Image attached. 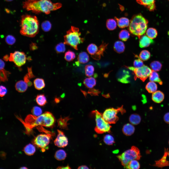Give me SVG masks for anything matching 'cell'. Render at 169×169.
Returning <instances> with one entry per match:
<instances>
[{"label":"cell","instance_id":"cell-28","mask_svg":"<svg viewBox=\"0 0 169 169\" xmlns=\"http://www.w3.org/2000/svg\"><path fill=\"white\" fill-rule=\"evenodd\" d=\"M146 88L148 92L150 93H153L157 91V86L154 82L150 81L146 84Z\"/></svg>","mask_w":169,"mask_h":169},{"label":"cell","instance_id":"cell-16","mask_svg":"<svg viewBox=\"0 0 169 169\" xmlns=\"http://www.w3.org/2000/svg\"><path fill=\"white\" fill-rule=\"evenodd\" d=\"M154 42L152 39L146 35H144L141 37L139 42V46L141 48L147 47Z\"/></svg>","mask_w":169,"mask_h":169},{"label":"cell","instance_id":"cell-48","mask_svg":"<svg viewBox=\"0 0 169 169\" xmlns=\"http://www.w3.org/2000/svg\"><path fill=\"white\" fill-rule=\"evenodd\" d=\"M0 96L2 97L4 96L7 92V90L4 86L1 85L0 86Z\"/></svg>","mask_w":169,"mask_h":169},{"label":"cell","instance_id":"cell-12","mask_svg":"<svg viewBox=\"0 0 169 169\" xmlns=\"http://www.w3.org/2000/svg\"><path fill=\"white\" fill-rule=\"evenodd\" d=\"M57 131L58 134L54 141V144L58 147H64L68 144V139L62 131L58 130Z\"/></svg>","mask_w":169,"mask_h":169},{"label":"cell","instance_id":"cell-9","mask_svg":"<svg viewBox=\"0 0 169 169\" xmlns=\"http://www.w3.org/2000/svg\"><path fill=\"white\" fill-rule=\"evenodd\" d=\"M121 108H109L105 110L102 114L104 119L110 124H115L118 120L117 115Z\"/></svg>","mask_w":169,"mask_h":169},{"label":"cell","instance_id":"cell-43","mask_svg":"<svg viewBox=\"0 0 169 169\" xmlns=\"http://www.w3.org/2000/svg\"><path fill=\"white\" fill-rule=\"evenodd\" d=\"M65 44L64 43L60 42L56 45L55 50L57 53H64L65 51L66 48Z\"/></svg>","mask_w":169,"mask_h":169},{"label":"cell","instance_id":"cell-35","mask_svg":"<svg viewBox=\"0 0 169 169\" xmlns=\"http://www.w3.org/2000/svg\"><path fill=\"white\" fill-rule=\"evenodd\" d=\"M130 34L128 31L126 30H121L119 34V38L122 41H126L129 38Z\"/></svg>","mask_w":169,"mask_h":169},{"label":"cell","instance_id":"cell-46","mask_svg":"<svg viewBox=\"0 0 169 169\" xmlns=\"http://www.w3.org/2000/svg\"><path fill=\"white\" fill-rule=\"evenodd\" d=\"M31 112L33 115L36 116H38L42 114V110L40 107L35 106L32 108Z\"/></svg>","mask_w":169,"mask_h":169},{"label":"cell","instance_id":"cell-21","mask_svg":"<svg viewBox=\"0 0 169 169\" xmlns=\"http://www.w3.org/2000/svg\"><path fill=\"white\" fill-rule=\"evenodd\" d=\"M117 21V24L118 26L121 28H124L128 27L129 25L130 22L128 19L122 17L119 19L115 17Z\"/></svg>","mask_w":169,"mask_h":169},{"label":"cell","instance_id":"cell-53","mask_svg":"<svg viewBox=\"0 0 169 169\" xmlns=\"http://www.w3.org/2000/svg\"><path fill=\"white\" fill-rule=\"evenodd\" d=\"M5 63L4 61L1 59L0 60V69H4L5 66Z\"/></svg>","mask_w":169,"mask_h":169},{"label":"cell","instance_id":"cell-23","mask_svg":"<svg viewBox=\"0 0 169 169\" xmlns=\"http://www.w3.org/2000/svg\"><path fill=\"white\" fill-rule=\"evenodd\" d=\"M83 83L87 88H92L96 85V81L94 78L90 77L84 79L83 81Z\"/></svg>","mask_w":169,"mask_h":169},{"label":"cell","instance_id":"cell-3","mask_svg":"<svg viewBox=\"0 0 169 169\" xmlns=\"http://www.w3.org/2000/svg\"><path fill=\"white\" fill-rule=\"evenodd\" d=\"M56 121L53 114L49 111H46L38 116L29 115L25 119V123L29 128H32L38 126L47 127H52Z\"/></svg>","mask_w":169,"mask_h":169},{"label":"cell","instance_id":"cell-26","mask_svg":"<svg viewBox=\"0 0 169 169\" xmlns=\"http://www.w3.org/2000/svg\"><path fill=\"white\" fill-rule=\"evenodd\" d=\"M23 150L27 155H31L33 154L35 152L36 149L33 145L29 143L24 147Z\"/></svg>","mask_w":169,"mask_h":169},{"label":"cell","instance_id":"cell-56","mask_svg":"<svg viewBox=\"0 0 169 169\" xmlns=\"http://www.w3.org/2000/svg\"><path fill=\"white\" fill-rule=\"evenodd\" d=\"M4 60L6 61H7L8 60H9V57L7 55H6L4 57Z\"/></svg>","mask_w":169,"mask_h":169},{"label":"cell","instance_id":"cell-10","mask_svg":"<svg viewBox=\"0 0 169 169\" xmlns=\"http://www.w3.org/2000/svg\"><path fill=\"white\" fill-rule=\"evenodd\" d=\"M9 57V61L13 62L15 65L18 67L24 64L26 61V56L23 52L15 51L13 53H11Z\"/></svg>","mask_w":169,"mask_h":169},{"label":"cell","instance_id":"cell-50","mask_svg":"<svg viewBox=\"0 0 169 169\" xmlns=\"http://www.w3.org/2000/svg\"><path fill=\"white\" fill-rule=\"evenodd\" d=\"M28 73L27 74L30 79L35 77L34 75L33 74L31 68H28Z\"/></svg>","mask_w":169,"mask_h":169},{"label":"cell","instance_id":"cell-25","mask_svg":"<svg viewBox=\"0 0 169 169\" xmlns=\"http://www.w3.org/2000/svg\"><path fill=\"white\" fill-rule=\"evenodd\" d=\"M149 77L150 81L158 83L160 85L162 84V82L158 74L156 71L152 70Z\"/></svg>","mask_w":169,"mask_h":169},{"label":"cell","instance_id":"cell-8","mask_svg":"<svg viewBox=\"0 0 169 169\" xmlns=\"http://www.w3.org/2000/svg\"><path fill=\"white\" fill-rule=\"evenodd\" d=\"M125 67L133 72L135 79L139 78L143 81L149 77L152 71V70L150 68L144 65L138 68L132 66Z\"/></svg>","mask_w":169,"mask_h":169},{"label":"cell","instance_id":"cell-38","mask_svg":"<svg viewBox=\"0 0 169 169\" xmlns=\"http://www.w3.org/2000/svg\"><path fill=\"white\" fill-rule=\"evenodd\" d=\"M75 53L73 51L69 50L66 52L65 54L64 58L67 61L70 62L73 61L75 58Z\"/></svg>","mask_w":169,"mask_h":169},{"label":"cell","instance_id":"cell-37","mask_svg":"<svg viewBox=\"0 0 169 169\" xmlns=\"http://www.w3.org/2000/svg\"><path fill=\"white\" fill-rule=\"evenodd\" d=\"M146 35L151 39H154L157 37V31L155 28H150L146 31Z\"/></svg>","mask_w":169,"mask_h":169},{"label":"cell","instance_id":"cell-30","mask_svg":"<svg viewBox=\"0 0 169 169\" xmlns=\"http://www.w3.org/2000/svg\"><path fill=\"white\" fill-rule=\"evenodd\" d=\"M36 100L37 104L41 106H44L47 103L46 98L43 94L38 95L36 97Z\"/></svg>","mask_w":169,"mask_h":169},{"label":"cell","instance_id":"cell-18","mask_svg":"<svg viewBox=\"0 0 169 169\" xmlns=\"http://www.w3.org/2000/svg\"><path fill=\"white\" fill-rule=\"evenodd\" d=\"M70 119L69 116L64 118L61 116L60 118L57 120L58 126L61 129L68 130L67 122Z\"/></svg>","mask_w":169,"mask_h":169},{"label":"cell","instance_id":"cell-52","mask_svg":"<svg viewBox=\"0 0 169 169\" xmlns=\"http://www.w3.org/2000/svg\"><path fill=\"white\" fill-rule=\"evenodd\" d=\"M30 46V49L31 50H34L38 49V47L35 43H32Z\"/></svg>","mask_w":169,"mask_h":169},{"label":"cell","instance_id":"cell-54","mask_svg":"<svg viewBox=\"0 0 169 169\" xmlns=\"http://www.w3.org/2000/svg\"><path fill=\"white\" fill-rule=\"evenodd\" d=\"M57 169H71V168L68 165L66 166H59L57 168Z\"/></svg>","mask_w":169,"mask_h":169},{"label":"cell","instance_id":"cell-17","mask_svg":"<svg viewBox=\"0 0 169 169\" xmlns=\"http://www.w3.org/2000/svg\"><path fill=\"white\" fill-rule=\"evenodd\" d=\"M164 95L163 92L160 91H156L153 93L152 95V100L155 102L159 103L163 100Z\"/></svg>","mask_w":169,"mask_h":169},{"label":"cell","instance_id":"cell-51","mask_svg":"<svg viewBox=\"0 0 169 169\" xmlns=\"http://www.w3.org/2000/svg\"><path fill=\"white\" fill-rule=\"evenodd\" d=\"M164 120L167 123L169 124V112L166 113L164 115Z\"/></svg>","mask_w":169,"mask_h":169},{"label":"cell","instance_id":"cell-60","mask_svg":"<svg viewBox=\"0 0 169 169\" xmlns=\"http://www.w3.org/2000/svg\"></svg>","mask_w":169,"mask_h":169},{"label":"cell","instance_id":"cell-1","mask_svg":"<svg viewBox=\"0 0 169 169\" xmlns=\"http://www.w3.org/2000/svg\"><path fill=\"white\" fill-rule=\"evenodd\" d=\"M23 8L36 14L43 13L48 15L51 11L61 8V4L54 3L51 0H26L23 2Z\"/></svg>","mask_w":169,"mask_h":169},{"label":"cell","instance_id":"cell-45","mask_svg":"<svg viewBox=\"0 0 169 169\" xmlns=\"http://www.w3.org/2000/svg\"><path fill=\"white\" fill-rule=\"evenodd\" d=\"M135 57H137L138 59H135L134 61L133 65L134 67L138 68L144 65L143 62L139 56L136 55H135Z\"/></svg>","mask_w":169,"mask_h":169},{"label":"cell","instance_id":"cell-2","mask_svg":"<svg viewBox=\"0 0 169 169\" xmlns=\"http://www.w3.org/2000/svg\"><path fill=\"white\" fill-rule=\"evenodd\" d=\"M39 22L35 16L25 14L21 16L20 32L22 35L33 37L38 32Z\"/></svg>","mask_w":169,"mask_h":169},{"label":"cell","instance_id":"cell-15","mask_svg":"<svg viewBox=\"0 0 169 169\" xmlns=\"http://www.w3.org/2000/svg\"><path fill=\"white\" fill-rule=\"evenodd\" d=\"M130 77L129 72L125 70H123L118 73L117 77L119 81L126 83L130 82L129 78Z\"/></svg>","mask_w":169,"mask_h":169},{"label":"cell","instance_id":"cell-34","mask_svg":"<svg viewBox=\"0 0 169 169\" xmlns=\"http://www.w3.org/2000/svg\"><path fill=\"white\" fill-rule=\"evenodd\" d=\"M98 47L95 44L91 43L88 46L87 50L88 53L91 55V56L95 54L97 52Z\"/></svg>","mask_w":169,"mask_h":169},{"label":"cell","instance_id":"cell-24","mask_svg":"<svg viewBox=\"0 0 169 169\" xmlns=\"http://www.w3.org/2000/svg\"><path fill=\"white\" fill-rule=\"evenodd\" d=\"M114 49L116 52L119 53H123L125 49V46L122 42L118 41L115 42L114 45Z\"/></svg>","mask_w":169,"mask_h":169},{"label":"cell","instance_id":"cell-39","mask_svg":"<svg viewBox=\"0 0 169 169\" xmlns=\"http://www.w3.org/2000/svg\"><path fill=\"white\" fill-rule=\"evenodd\" d=\"M150 66L152 70L156 71H160L161 69L162 65L159 61H155L150 63Z\"/></svg>","mask_w":169,"mask_h":169},{"label":"cell","instance_id":"cell-7","mask_svg":"<svg viewBox=\"0 0 169 169\" xmlns=\"http://www.w3.org/2000/svg\"><path fill=\"white\" fill-rule=\"evenodd\" d=\"M93 112L94 114L95 117L96 126L94 129L95 131L99 134L110 132L111 126L104 119L102 114L96 110L93 111Z\"/></svg>","mask_w":169,"mask_h":169},{"label":"cell","instance_id":"cell-4","mask_svg":"<svg viewBox=\"0 0 169 169\" xmlns=\"http://www.w3.org/2000/svg\"><path fill=\"white\" fill-rule=\"evenodd\" d=\"M148 21L141 14L133 16L131 20L128 28L131 33L139 38L145 33Z\"/></svg>","mask_w":169,"mask_h":169},{"label":"cell","instance_id":"cell-22","mask_svg":"<svg viewBox=\"0 0 169 169\" xmlns=\"http://www.w3.org/2000/svg\"><path fill=\"white\" fill-rule=\"evenodd\" d=\"M77 59L78 63L84 64L88 61L89 58L88 55L86 52H82L79 54Z\"/></svg>","mask_w":169,"mask_h":169},{"label":"cell","instance_id":"cell-44","mask_svg":"<svg viewBox=\"0 0 169 169\" xmlns=\"http://www.w3.org/2000/svg\"><path fill=\"white\" fill-rule=\"evenodd\" d=\"M104 143L108 145H112L114 143V139L111 135L107 134L104 137Z\"/></svg>","mask_w":169,"mask_h":169},{"label":"cell","instance_id":"cell-58","mask_svg":"<svg viewBox=\"0 0 169 169\" xmlns=\"http://www.w3.org/2000/svg\"><path fill=\"white\" fill-rule=\"evenodd\" d=\"M4 0L7 2H10V1H12L13 0Z\"/></svg>","mask_w":169,"mask_h":169},{"label":"cell","instance_id":"cell-27","mask_svg":"<svg viewBox=\"0 0 169 169\" xmlns=\"http://www.w3.org/2000/svg\"><path fill=\"white\" fill-rule=\"evenodd\" d=\"M34 84L35 88L38 90L42 89L45 86L44 81L42 78H36L34 80Z\"/></svg>","mask_w":169,"mask_h":169},{"label":"cell","instance_id":"cell-42","mask_svg":"<svg viewBox=\"0 0 169 169\" xmlns=\"http://www.w3.org/2000/svg\"><path fill=\"white\" fill-rule=\"evenodd\" d=\"M10 74L9 72L6 71L4 69H0V80L4 82L8 81V76Z\"/></svg>","mask_w":169,"mask_h":169},{"label":"cell","instance_id":"cell-5","mask_svg":"<svg viewBox=\"0 0 169 169\" xmlns=\"http://www.w3.org/2000/svg\"><path fill=\"white\" fill-rule=\"evenodd\" d=\"M81 35L78 28L71 26L67 31L66 34L64 36V43L78 50V45L82 43L84 41V38L80 37Z\"/></svg>","mask_w":169,"mask_h":169},{"label":"cell","instance_id":"cell-29","mask_svg":"<svg viewBox=\"0 0 169 169\" xmlns=\"http://www.w3.org/2000/svg\"><path fill=\"white\" fill-rule=\"evenodd\" d=\"M141 120L140 116L138 114H134L130 115L129 118V121L132 124L137 125L139 124Z\"/></svg>","mask_w":169,"mask_h":169},{"label":"cell","instance_id":"cell-32","mask_svg":"<svg viewBox=\"0 0 169 169\" xmlns=\"http://www.w3.org/2000/svg\"><path fill=\"white\" fill-rule=\"evenodd\" d=\"M140 167L139 163L136 160L130 161L128 164L126 169H138Z\"/></svg>","mask_w":169,"mask_h":169},{"label":"cell","instance_id":"cell-11","mask_svg":"<svg viewBox=\"0 0 169 169\" xmlns=\"http://www.w3.org/2000/svg\"><path fill=\"white\" fill-rule=\"evenodd\" d=\"M51 136L50 134H40L34 139L33 143L38 147L44 149L49 144Z\"/></svg>","mask_w":169,"mask_h":169},{"label":"cell","instance_id":"cell-33","mask_svg":"<svg viewBox=\"0 0 169 169\" xmlns=\"http://www.w3.org/2000/svg\"><path fill=\"white\" fill-rule=\"evenodd\" d=\"M106 26L108 30H113L116 28L117 27V23L115 20L113 19H108L106 22Z\"/></svg>","mask_w":169,"mask_h":169},{"label":"cell","instance_id":"cell-31","mask_svg":"<svg viewBox=\"0 0 169 169\" xmlns=\"http://www.w3.org/2000/svg\"><path fill=\"white\" fill-rule=\"evenodd\" d=\"M66 157V154L63 150H60L55 153L54 157L57 160H64Z\"/></svg>","mask_w":169,"mask_h":169},{"label":"cell","instance_id":"cell-57","mask_svg":"<svg viewBox=\"0 0 169 169\" xmlns=\"http://www.w3.org/2000/svg\"><path fill=\"white\" fill-rule=\"evenodd\" d=\"M20 169H27V168L25 167H22L20 168Z\"/></svg>","mask_w":169,"mask_h":169},{"label":"cell","instance_id":"cell-14","mask_svg":"<svg viewBox=\"0 0 169 169\" xmlns=\"http://www.w3.org/2000/svg\"><path fill=\"white\" fill-rule=\"evenodd\" d=\"M108 44L103 42L101 45L98 47L97 53L94 55L91 56L93 59L96 60H99L102 56H103L104 52L107 48Z\"/></svg>","mask_w":169,"mask_h":169},{"label":"cell","instance_id":"cell-6","mask_svg":"<svg viewBox=\"0 0 169 169\" xmlns=\"http://www.w3.org/2000/svg\"><path fill=\"white\" fill-rule=\"evenodd\" d=\"M122 165L126 168L128 163L133 160H139L141 157L140 151L137 147L133 146L131 148L117 156Z\"/></svg>","mask_w":169,"mask_h":169},{"label":"cell","instance_id":"cell-47","mask_svg":"<svg viewBox=\"0 0 169 169\" xmlns=\"http://www.w3.org/2000/svg\"><path fill=\"white\" fill-rule=\"evenodd\" d=\"M16 39L15 38L11 35L7 36L5 38L6 43L9 45H13L15 42Z\"/></svg>","mask_w":169,"mask_h":169},{"label":"cell","instance_id":"cell-49","mask_svg":"<svg viewBox=\"0 0 169 169\" xmlns=\"http://www.w3.org/2000/svg\"><path fill=\"white\" fill-rule=\"evenodd\" d=\"M27 74L24 77V81L27 83L28 86H31L32 84V82L30 80Z\"/></svg>","mask_w":169,"mask_h":169},{"label":"cell","instance_id":"cell-19","mask_svg":"<svg viewBox=\"0 0 169 169\" xmlns=\"http://www.w3.org/2000/svg\"><path fill=\"white\" fill-rule=\"evenodd\" d=\"M135 129L133 125L130 123L125 125L122 129V131L124 134L127 136H130L134 133Z\"/></svg>","mask_w":169,"mask_h":169},{"label":"cell","instance_id":"cell-36","mask_svg":"<svg viewBox=\"0 0 169 169\" xmlns=\"http://www.w3.org/2000/svg\"><path fill=\"white\" fill-rule=\"evenodd\" d=\"M86 75L88 77L93 76L94 74V66L91 65H86L84 68Z\"/></svg>","mask_w":169,"mask_h":169},{"label":"cell","instance_id":"cell-40","mask_svg":"<svg viewBox=\"0 0 169 169\" xmlns=\"http://www.w3.org/2000/svg\"><path fill=\"white\" fill-rule=\"evenodd\" d=\"M150 52L148 50H143L140 52L139 57L142 60L146 61L150 58Z\"/></svg>","mask_w":169,"mask_h":169},{"label":"cell","instance_id":"cell-41","mask_svg":"<svg viewBox=\"0 0 169 169\" xmlns=\"http://www.w3.org/2000/svg\"><path fill=\"white\" fill-rule=\"evenodd\" d=\"M51 24L49 21L46 20L42 23L41 25L42 30L45 32H47L49 31L51 28Z\"/></svg>","mask_w":169,"mask_h":169},{"label":"cell","instance_id":"cell-59","mask_svg":"<svg viewBox=\"0 0 169 169\" xmlns=\"http://www.w3.org/2000/svg\"><path fill=\"white\" fill-rule=\"evenodd\" d=\"M168 155H169V153H168Z\"/></svg>","mask_w":169,"mask_h":169},{"label":"cell","instance_id":"cell-13","mask_svg":"<svg viewBox=\"0 0 169 169\" xmlns=\"http://www.w3.org/2000/svg\"><path fill=\"white\" fill-rule=\"evenodd\" d=\"M137 3L146 7L150 11L156 9L155 0H136Z\"/></svg>","mask_w":169,"mask_h":169},{"label":"cell","instance_id":"cell-20","mask_svg":"<svg viewBox=\"0 0 169 169\" xmlns=\"http://www.w3.org/2000/svg\"><path fill=\"white\" fill-rule=\"evenodd\" d=\"M28 85L24 81H19L15 84V87L16 90L18 92H25L27 88Z\"/></svg>","mask_w":169,"mask_h":169},{"label":"cell","instance_id":"cell-55","mask_svg":"<svg viewBox=\"0 0 169 169\" xmlns=\"http://www.w3.org/2000/svg\"><path fill=\"white\" fill-rule=\"evenodd\" d=\"M78 169H88L89 168L86 165H83L78 167Z\"/></svg>","mask_w":169,"mask_h":169}]
</instances>
